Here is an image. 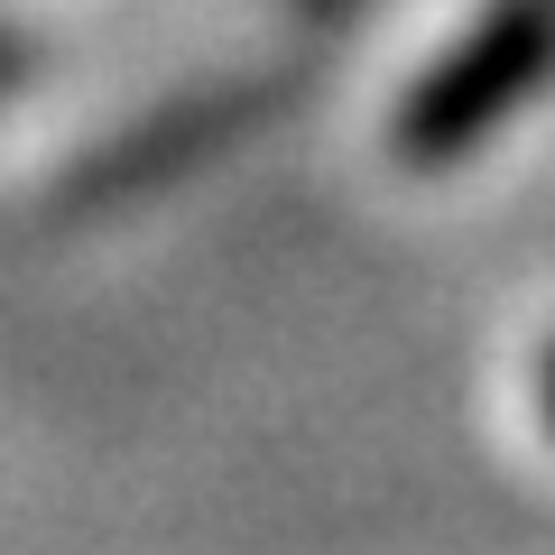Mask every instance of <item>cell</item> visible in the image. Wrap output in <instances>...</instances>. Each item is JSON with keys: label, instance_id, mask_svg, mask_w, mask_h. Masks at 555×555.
<instances>
[{"label": "cell", "instance_id": "1", "mask_svg": "<svg viewBox=\"0 0 555 555\" xmlns=\"http://www.w3.org/2000/svg\"><path fill=\"white\" fill-rule=\"evenodd\" d=\"M306 75H315V56H269V65H250V75H222V83L177 93L167 112H149V120H130L120 139H102L93 158L56 185V214L65 222H93V214H120V204H139V195H158V185L195 177L204 158L241 149L259 120L287 112V102L306 93Z\"/></svg>", "mask_w": 555, "mask_h": 555}, {"label": "cell", "instance_id": "2", "mask_svg": "<svg viewBox=\"0 0 555 555\" xmlns=\"http://www.w3.org/2000/svg\"><path fill=\"white\" fill-rule=\"evenodd\" d=\"M555 75V0H491L463 28L454 56H436L398 102V158L408 167H454Z\"/></svg>", "mask_w": 555, "mask_h": 555}, {"label": "cell", "instance_id": "3", "mask_svg": "<svg viewBox=\"0 0 555 555\" xmlns=\"http://www.w3.org/2000/svg\"><path fill=\"white\" fill-rule=\"evenodd\" d=\"M28 75H38V38L28 28H0V93H20Z\"/></svg>", "mask_w": 555, "mask_h": 555}, {"label": "cell", "instance_id": "4", "mask_svg": "<svg viewBox=\"0 0 555 555\" xmlns=\"http://www.w3.org/2000/svg\"><path fill=\"white\" fill-rule=\"evenodd\" d=\"M297 20H343V10H361V0H287Z\"/></svg>", "mask_w": 555, "mask_h": 555}, {"label": "cell", "instance_id": "5", "mask_svg": "<svg viewBox=\"0 0 555 555\" xmlns=\"http://www.w3.org/2000/svg\"><path fill=\"white\" fill-rule=\"evenodd\" d=\"M546 436H555V352H546Z\"/></svg>", "mask_w": 555, "mask_h": 555}]
</instances>
